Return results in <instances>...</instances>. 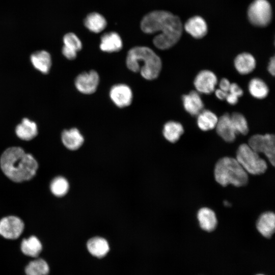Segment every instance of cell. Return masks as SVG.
Wrapping results in <instances>:
<instances>
[{"label": "cell", "mask_w": 275, "mask_h": 275, "mask_svg": "<svg viewBox=\"0 0 275 275\" xmlns=\"http://www.w3.org/2000/svg\"><path fill=\"white\" fill-rule=\"evenodd\" d=\"M33 67L43 74H47L51 67V58L48 52L42 50L36 51L30 57Z\"/></svg>", "instance_id": "obj_17"}, {"label": "cell", "mask_w": 275, "mask_h": 275, "mask_svg": "<svg viewBox=\"0 0 275 275\" xmlns=\"http://www.w3.org/2000/svg\"><path fill=\"white\" fill-rule=\"evenodd\" d=\"M248 88L251 95L258 99L265 98L269 92L267 85L259 78L252 79L249 82Z\"/></svg>", "instance_id": "obj_28"}, {"label": "cell", "mask_w": 275, "mask_h": 275, "mask_svg": "<svg viewBox=\"0 0 275 275\" xmlns=\"http://www.w3.org/2000/svg\"><path fill=\"white\" fill-rule=\"evenodd\" d=\"M15 131L17 137L24 141L33 139L38 133L36 123L27 118H23L16 126Z\"/></svg>", "instance_id": "obj_18"}, {"label": "cell", "mask_w": 275, "mask_h": 275, "mask_svg": "<svg viewBox=\"0 0 275 275\" xmlns=\"http://www.w3.org/2000/svg\"><path fill=\"white\" fill-rule=\"evenodd\" d=\"M268 71L270 74L274 76L275 74V59L274 57L270 58L268 65Z\"/></svg>", "instance_id": "obj_35"}, {"label": "cell", "mask_w": 275, "mask_h": 275, "mask_svg": "<svg viewBox=\"0 0 275 275\" xmlns=\"http://www.w3.org/2000/svg\"><path fill=\"white\" fill-rule=\"evenodd\" d=\"M215 128L217 134L226 142L231 143L235 140L237 133L229 114H225L218 118Z\"/></svg>", "instance_id": "obj_12"}, {"label": "cell", "mask_w": 275, "mask_h": 275, "mask_svg": "<svg viewBox=\"0 0 275 275\" xmlns=\"http://www.w3.org/2000/svg\"><path fill=\"white\" fill-rule=\"evenodd\" d=\"M230 85H231V82H230V81L226 78H223L219 82V89H221V90L225 92L228 93L229 91Z\"/></svg>", "instance_id": "obj_34"}, {"label": "cell", "mask_w": 275, "mask_h": 275, "mask_svg": "<svg viewBox=\"0 0 275 275\" xmlns=\"http://www.w3.org/2000/svg\"><path fill=\"white\" fill-rule=\"evenodd\" d=\"M183 132L184 128L182 124L174 121L166 123L162 129V134L164 138L172 143L178 141Z\"/></svg>", "instance_id": "obj_25"}, {"label": "cell", "mask_w": 275, "mask_h": 275, "mask_svg": "<svg viewBox=\"0 0 275 275\" xmlns=\"http://www.w3.org/2000/svg\"><path fill=\"white\" fill-rule=\"evenodd\" d=\"M109 97L116 106L124 108L130 105L133 93L131 88L124 84L114 85L110 89Z\"/></svg>", "instance_id": "obj_10"}, {"label": "cell", "mask_w": 275, "mask_h": 275, "mask_svg": "<svg viewBox=\"0 0 275 275\" xmlns=\"http://www.w3.org/2000/svg\"><path fill=\"white\" fill-rule=\"evenodd\" d=\"M248 17L253 25L263 27L267 25L272 17V9L267 0H254L248 9Z\"/></svg>", "instance_id": "obj_6"}, {"label": "cell", "mask_w": 275, "mask_h": 275, "mask_svg": "<svg viewBox=\"0 0 275 275\" xmlns=\"http://www.w3.org/2000/svg\"><path fill=\"white\" fill-rule=\"evenodd\" d=\"M197 116V124L201 130L208 131L215 128L218 118L214 113L205 109L202 110Z\"/></svg>", "instance_id": "obj_26"}, {"label": "cell", "mask_w": 275, "mask_h": 275, "mask_svg": "<svg viewBox=\"0 0 275 275\" xmlns=\"http://www.w3.org/2000/svg\"><path fill=\"white\" fill-rule=\"evenodd\" d=\"M100 48L106 52L120 51L123 47V42L120 35L116 32H111L103 34L100 39Z\"/></svg>", "instance_id": "obj_15"}, {"label": "cell", "mask_w": 275, "mask_h": 275, "mask_svg": "<svg viewBox=\"0 0 275 275\" xmlns=\"http://www.w3.org/2000/svg\"><path fill=\"white\" fill-rule=\"evenodd\" d=\"M227 93L219 89H217L215 92L216 97L222 100H225Z\"/></svg>", "instance_id": "obj_36"}, {"label": "cell", "mask_w": 275, "mask_h": 275, "mask_svg": "<svg viewBox=\"0 0 275 275\" xmlns=\"http://www.w3.org/2000/svg\"><path fill=\"white\" fill-rule=\"evenodd\" d=\"M87 248L92 256L99 258L104 257L109 250L108 242L101 237L90 238L87 243Z\"/></svg>", "instance_id": "obj_22"}, {"label": "cell", "mask_w": 275, "mask_h": 275, "mask_svg": "<svg viewBox=\"0 0 275 275\" xmlns=\"http://www.w3.org/2000/svg\"><path fill=\"white\" fill-rule=\"evenodd\" d=\"M0 166L4 174L15 182L31 180L38 168V162L33 155L19 147L5 150L0 158Z\"/></svg>", "instance_id": "obj_2"}, {"label": "cell", "mask_w": 275, "mask_h": 275, "mask_svg": "<svg viewBox=\"0 0 275 275\" xmlns=\"http://www.w3.org/2000/svg\"><path fill=\"white\" fill-rule=\"evenodd\" d=\"M217 82L216 76L213 72L203 70L198 73L194 84L198 92L209 94L214 91Z\"/></svg>", "instance_id": "obj_11"}, {"label": "cell", "mask_w": 275, "mask_h": 275, "mask_svg": "<svg viewBox=\"0 0 275 275\" xmlns=\"http://www.w3.org/2000/svg\"><path fill=\"white\" fill-rule=\"evenodd\" d=\"M141 29L146 34L160 33L153 39L154 46L161 50L169 49L180 40L183 30L179 17L164 10H155L145 15Z\"/></svg>", "instance_id": "obj_1"}, {"label": "cell", "mask_w": 275, "mask_h": 275, "mask_svg": "<svg viewBox=\"0 0 275 275\" xmlns=\"http://www.w3.org/2000/svg\"><path fill=\"white\" fill-rule=\"evenodd\" d=\"M256 62L254 57L250 53L243 52L239 54L234 60L236 70L241 74H248L255 68Z\"/></svg>", "instance_id": "obj_21"}, {"label": "cell", "mask_w": 275, "mask_h": 275, "mask_svg": "<svg viewBox=\"0 0 275 275\" xmlns=\"http://www.w3.org/2000/svg\"><path fill=\"white\" fill-rule=\"evenodd\" d=\"M68 181L64 177L58 176L54 178L51 182L50 188L51 193L57 197H63L69 189Z\"/></svg>", "instance_id": "obj_29"}, {"label": "cell", "mask_w": 275, "mask_h": 275, "mask_svg": "<svg viewBox=\"0 0 275 275\" xmlns=\"http://www.w3.org/2000/svg\"><path fill=\"white\" fill-rule=\"evenodd\" d=\"M257 275H263V274H257Z\"/></svg>", "instance_id": "obj_38"}, {"label": "cell", "mask_w": 275, "mask_h": 275, "mask_svg": "<svg viewBox=\"0 0 275 275\" xmlns=\"http://www.w3.org/2000/svg\"><path fill=\"white\" fill-rule=\"evenodd\" d=\"M197 218L203 230L211 232L216 228L217 218L214 212L211 209L207 207L201 208L198 212Z\"/></svg>", "instance_id": "obj_20"}, {"label": "cell", "mask_w": 275, "mask_h": 275, "mask_svg": "<svg viewBox=\"0 0 275 275\" xmlns=\"http://www.w3.org/2000/svg\"><path fill=\"white\" fill-rule=\"evenodd\" d=\"M64 46L76 52L82 48V43L73 33H68L63 37Z\"/></svg>", "instance_id": "obj_31"}, {"label": "cell", "mask_w": 275, "mask_h": 275, "mask_svg": "<svg viewBox=\"0 0 275 275\" xmlns=\"http://www.w3.org/2000/svg\"><path fill=\"white\" fill-rule=\"evenodd\" d=\"M62 52L63 56L67 59L69 60H74L77 56L76 52L70 50L63 46Z\"/></svg>", "instance_id": "obj_33"}, {"label": "cell", "mask_w": 275, "mask_h": 275, "mask_svg": "<svg viewBox=\"0 0 275 275\" xmlns=\"http://www.w3.org/2000/svg\"><path fill=\"white\" fill-rule=\"evenodd\" d=\"M127 68L135 73L140 72L147 80H153L158 76L162 67L159 57L150 48L138 46L127 52L126 58Z\"/></svg>", "instance_id": "obj_3"}, {"label": "cell", "mask_w": 275, "mask_h": 275, "mask_svg": "<svg viewBox=\"0 0 275 275\" xmlns=\"http://www.w3.org/2000/svg\"><path fill=\"white\" fill-rule=\"evenodd\" d=\"M228 93L239 98L243 95V90L237 84L231 83Z\"/></svg>", "instance_id": "obj_32"}, {"label": "cell", "mask_w": 275, "mask_h": 275, "mask_svg": "<svg viewBox=\"0 0 275 275\" xmlns=\"http://www.w3.org/2000/svg\"><path fill=\"white\" fill-rule=\"evenodd\" d=\"M61 140L65 147L70 150L79 149L84 142V138L76 128L64 130L61 133Z\"/></svg>", "instance_id": "obj_14"}, {"label": "cell", "mask_w": 275, "mask_h": 275, "mask_svg": "<svg viewBox=\"0 0 275 275\" xmlns=\"http://www.w3.org/2000/svg\"><path fill=\"white\" fill-rule=\"evenodd\" d=\"M182 99L184 109L191 115H198L203 110L204 104L197 91H190L188 94L184 95Z\"/></svg>", "instance_id": "obj_16"}, {"label": "cell", "mask_w": 275, "mask_h": 275, "mask_svg": "<svg viewBox=\"0 0 275 275\" xmlns=\"http://www.w3.org/2000/svg\"><path fill=\"white\" fill-rule=\"evenodd\" d=\"M20 249L22 253L25 255L33 258H37L42 250V245L37 237L31 236L22 240Z\"/></svg>", "instance_id": "obj_23"}, {"label": "cell", "mask_w": 275, "mask_h": 275, "mask_svg": "<svg viewBox=\"0 0 275 275\" xmlns=\"http://www.w3.org/2000/svg\"><path fill=\"white\" fill-rule=\"evenodd\" d=\"M257 229L260 233L266 238H270L274 233L275 229V215L272 212H266L259 217Z\"/></svg>", "instance_id": "obj_19"}, {"label": "cell", "mask_w": 275, "mask_h": 275, "mask_svg": "<svg viewBox=\"0 0 275 275\" xmlns=\"http://www.w3.org/2000/svg\"><path fill=\"white\" fill-rule=\"evenodd\" d=\"M224 204L226 206H230V204L229 203H228L227 201H225L224 202Z\"/></svg>", "instance_id": "obj_37"}, {"label": "cell", "mask_w": 275, "mask_h": 275, "mask_svg": "<svg viewBox=\"0 0 275 275\" xmlns=\"http://www.w3.org/2000/svg\"><path fill=\"white\" fill-rule=\"evenodd\" d=\"M234 128L237 134H246L249 132L247 121L244 116L239 113H234L230 115Z\"/></svg>", "instance_id": "obj_30"}, {"label": "cell", "mask_w": 275, "mask_h": 275, "mask_svg": "<svg viewBox=\"0 0 275 275\" xmlns=\"http://www.w3.org/2000/svg\"><path fill=\"white\" fill-rule=\"evenodd\" d=\"M98 73L95 70L83 72L75 78L74 84L76 89L84 94H92L96 91L99 84Z\"/></svg>", "instance_id": "obj_9"}, {"label": "cell", "mask_w": 275, "mask_h": 275, "mask_svg": "<svg viewBox=\"0 0 275 275\" xmlns=\"http://www.w3.org/2000/svg\"><path fill=\"white\" fill-rule=\"evenodd\" d=\"M184 28L188 34L196 39L204 37L208 31L205 20L200 16H195L188 19Z\"/></svg>", "instance_id": "obj_13"}, {"label": "cell", "mask_w": 275, "mask_h": 275, "mask_svg": "<svg viewBox=\"0 0 275 275\" xmlns=\"http://www.w3.org/2000/svg\"><path fill=\"white\" fill-rule=\"evenodd\" d=\"M85 26L91 32L98 33L106 27L107 22L104 17L97 12L89 14L84 19Z\"/></svg>", "instance_id": "obj_24"}, {"label": "cell", "mask_w": 275, "mask_h": 275, "mask_svg": "<svg viewBox=\"0 0 275 275\" xmlns=\"http://www.w3.org/2000/svg\"><path fill=\"white\" fill-rule=\"evenodd\" d=\"M24 271L26 275H48L49 267L43 259L36 258L26 265Z\"/></svg>", "instance_id": "obj_27"}, {"label": "cell", "mask_w": 275, "mask_h": 275, "mask_svg": "<svg viewBox=\"0 0 275 275\" xmlns=\"http://www.w3.org/2000/svg\"><path fill=\"white\" fill-rule=\"evenodd\" d=\"M214 173L216 182L223 186L229 184L242 186L248 181L247 172L236 159L232 157L221 158L215 164Z\"/></svg>", "instance_id": "obj_4"}, {"label": "cell", "mask_w": 275, "mask_h": 275, "mask_svg": "<svg viewBox=\"0 0 275 275\" xmlns=\"http://www.w3.org/2000/svg\"><path fill=\"white\" fill-rule=\"evenodd\" d=\"M248 145L257 153L264 154L270 163L274 166L275 137L273 134L254 135L250 138Z\"/></svg>", "instance_id": "obj_7"}, {"label": "cell", "mask_w": 275, "mask_h": 275, "mask_svg": "<svg viewBox=\"0 0 275 275\" xmlns=\"http://www.w3.org/2000/svg\"><path fill=\"white\" fill-rule=\"evenodd\" d=\"M236 159L247 173L252 175L262 174L267 168L266 162L248 144H243L239 146Z\"/></svg>", "instance_id": "obj_5"}, {"label": "cell", "mask_w": 275, "mask_h": 275, "mask_svg": "<svg viewBox=\"0 0 275 275\" xmlns=\"http://www.w3.org/2000/svg\"><path fill=\"white\" fill-rule=\"evenodd\" d=\"M24 223L18 217L8 216L0 220V235L8 239H16L22 234Z\"/></svg>", "instance_id": "obj_8"}]
</instances>
